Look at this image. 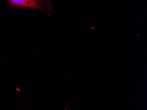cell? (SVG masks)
<instances>
[{
	"label": "cell",
	"mask_w": 147,
	"mask_h": 110,
	"mask_svg": "<svg viewBox=\"0 0 147 110\" xmlns=\"http://www.w3.org/2000/svg\"><path fill=\"white\" fill-rule=\"evenodd\" d=\"M13 8H29L44 11L39 0H8Z\"/></svg>",
	"instance_id": "1"
}]
</instances>
